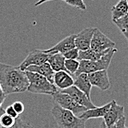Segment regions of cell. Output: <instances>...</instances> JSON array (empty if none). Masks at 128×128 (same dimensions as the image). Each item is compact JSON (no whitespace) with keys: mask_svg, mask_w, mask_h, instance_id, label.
Returning <instances> with one entry per match:
<instances>
[{"mask_svg":"<svg viewBox=\"0 0 128 128\" xmlns=\"http://www.w3.org/2000/svg\"><path fill=\"white\" fill-rule=\"evenodd\" d=\"M0 84L2 90L8 96L27 91L29 81L25 71L18 66L0 63Z\"/></svg>","mask_w":128,"mask_h":128,"instance_id":"6da1fadb","label":"cell"},{"mask_svg":"<svg viewBox=\"0 0 128 128\" xmlns=\"http://www.w3.org/2000/svg\"><path fill=\"white\" fill-rule=\"evenodd\" d=\"M58 128H86V120L54 104L51 110Z\"/></svg>","mask_w":128,"mask_h":128,"instance_id":"7a4b0ae2","label":"cell"},{"mask_svg":"<svg viewBox=\"0 0 128 128\" xmlns=\"http://www.w3.org/2000/svg\"><path fill=\"white\" fill-rule=\"evenodd\" d=\"M25 72L29 81L27 91L32 93L50 96H53L58 91L56 86L53 83L50 82L46 78L36 73L29 71Z\"/></svg>","mask_w":128,"mask_h":128,"instance_id":"3957f363","label":"cell"},{"mask_svg":"<svg viewBox=\"0 0 128 128\" xmlns=\"http://www.w3.org/2000/svg\"><path fill=\"white\" fill-rule=\"evenodd\" d=\"M117 52L116 48H113L106 54L102 56L99 60L96 61H89V60H80V66L75 73L74 77L79 75L80 73H90L95 71L102 70H108L112 58L114 54Z\"/></svg>","mask_w":128,"mask_h":128,"instance_id":"277c9868","label":"cell"},{"mask_svg":"<svg viewBox=\"0 0 128 128\" xmlns=\"http://www.w3.org/2000/svg\"><path fill=\"white\" fill-rule=\"evenodd\" d=\"M52 98L55 104L65 110L71 111L77 116L78 115H81L83 112L87 110V108L80 105L69 95L64 93L61 91H58L57 93H55L52 96Z\"/></svg>","mask_w":128,"mask_h":128,"instance_id":"5b68a950","label":"cell"},{"mask_svg":"<svg viewBox=\"0 0 128 128\" xmlns=\"http://www.w3.org/2000/svg\"><path fill=\"white\" fill-rule=\"evenodd\" d=\"M115 42L98 28L96 29L90 42V49L97 53H108L115 48Z\"/></svg>","mask_w":128,"mask_h":128,"instance_id":"8992f818","label":"cell"},{"mask_svg":"<svg viewBox=\"0 0 128 128\" xmlns=\"http://www.w3.org/2000/svg\"><path fill=\"white\" fill-rule=\"evenodd\" d=\"M124 116V107L118 105L115 100L111 101V105L107 113L103 117L104 122L107 128H111L115 126L116 124Z\"/></svg>","mask_w":128,"mask_h":128,"instance_id":"52a82bcc","label":"cell"},{"mask_svg":"<svg viewBox=\"0 0 128 128\" xmlns=\"http://www.w3.org/2000/svg\"><path fill=\"white\" fill-rule=\"evenodd\" d=\"M50 57V53H47L44 51L35 50L32 51L25 58V59L20 64L18 67L25 71V70L30 66L32 65H40L46 62Z\"/></svg>","mask_w":128,"mask_h":128,"instance_id":"ba28073f","label":"cell"},{"mask_svg":"<svg viewBox=\"0 0 128 128\" xmlns=\"http://www.w3.org/2000/svg\"><path fill=\"white\" fill-rule=\"evenodd\" d=\"M60 91L69 95L76 102L81 106L85 107L86 108H87V110L96 107V106L91 102L90 99H89L82 91L78 89L74 85H72L68 88L64 89Z\"/></svg>","mask_w":128,"mask_h":128,"instance_id":"9c48e42d","label":"cell"},{"mask_svg":"<svg viewBox=\"0 0 128 128\" xmlns=\"http://www.w3.org/2000/svg\"><path fill=\"white\" fill-rule=\"evenodd\" d=\"M90 82L92 86H95L102 90H108L110 82L108 73V70H102L88 73Z\"/></svg>","mask_w":128,"mask_h":128,"instance_id":"30bf717a","label":"cell"},{"mask_svg":"<svg viewBox=\"0 0 128 128\" xmlns=\"http://www.w3.org/2000/svg\"><path fill=\"white\" fill-rule=\"evenodd\" d=\"M96 29V27H87L76 35L75 46L79 51H86L90 49V42Z\"/></svg>","mask_w":128,"mask_h":128,"instance_id":"8fae6325","label":"cell"},{"mask_svg":"<svg viewBox=\"0 0 128 128\" xmlns=\"http://www.w3.org/2000/svg\"><path fill=\"white\" fill-rule=\"evenodd\" d=\"M75 38H76V34L70 35L61 41H60L58 44H56L52 48L45 50L44 51L47 53H60L64 54L66 51L76 48L75 46Z\"/></svg>","mask_w":128,"mask_h":128,"instance_id":"7c38bea8","label":"cell"},{"mask_svg":"<svg viewBox=\"0 0 128 128\" xmlns=\"http://www.w3.org/2000/svg\"><path fill=\"white\" fill-rule=\"evenodd\" d=\"M74 79L72 75L64 70H60L54 73L53 83L57 88L63 90L74 85Z\"/></svg>","mask_w":128,"mask_h":128,"instance_id":"4fadbf2b","label":"cell"},{"mask_svg":"<svg viewBox=\"0 0 128 128\" xmlns=\"http://www.w3.org/2000/svg\"><path fill=\"white\" fill-rule=\"evenodd\" d=\"M25 71L29 72H33L38 73L40 75L46 78L50 82L53 83L54 80V71L52 70L50 64L47 62L40 64V65H32L28 67L25 70ZM54 84V83H53Z\"/></svg>","mask_w":128,"mask_h":128,"instance_id":"5bb4252c","label":"cell"},{"mask_svg":"<svg viewBox=\"0 0 128 128\" xmlns=\"http://www.w3.org/2000/svg\"><path fill=\"white\" fill-rule=\"evenodd\" d=\"M111 105V102L102 107H96L95 108L89 109L83 112L81 115H79L81 118H83L85 120H88L90 118H103L105 114L107 113L108 110H109L110 107Z\"/></svg>","mask_w":128,"mask_h":128,"instance_id":"9a60e30c","label":"cell"},{"mask_svg":"<svg viewBox=\"0 0 128 128\" xmlns=\"http://www.w3.org/2000/svg\"><path fill=\"white\" fill-rule=\"evenodd\" d=\"M74 85L82 91L89 99H90V91L92 85L90 82L88 75L87 73H80L75 76Z\"/></svg>","mask_w":128,"mask_h":128,"instance_id":"2e32d148","label":"cell"},{"mask_svg":"<svg viewBox=\"0 0 128 128\" xmlns=\"http://www.w3.org/2000/svg\"><path fill=\"white\" fill-rule=\"evenodd\" d=\"M65 60H66V59L62 53H50L47 62L50 64L52 70L54 72H58L60 70L66 71V70L65 68V65H64Z\"/></svg>","mask_w":128,"mask_h":128,"instance_id":"e0dca14e","label":"cell"},{"mask_svg":"<svg viewBox=\"0 0 128 128\" xmlns=\"http://www.w3.org/2000/svg\"><path fill=\"white\" fill-rule=\"evenodd\" d=\"M111 13L113 22L125 16L128 13V0H119L111 8Z\"/></svg>","mask_w":128,"mask_h":128,"instance_id":"ac0fdd59","label":"cell"},{"mask_svg":"<svg viewBox=\"0 0 128 128\" xmlns=\"http://www.w3.org/2000/svg\"><path fill=\"white\" fill-rule=\"evenodd\" d=\"M106 53H97L90 48L86 51H80L78 59L79 60L96 61V60H99L102 56H104Z\"/></svg>","mask_w":128,"mask_h":128,"instance_id":"d6986e66","label":"cell"},{"mask_svg":"<svg viewBox=\"0 0 128 128\" xmlns=\"http://www.w3.org/2000/svg\"><path fill=\"white\" fill-rule=\"evenodd\" d=\"M15 119L10 115H8L4 109L2 107L0 108V127L1 128H10L15 123Z\"/></svg>","mask_w":128,"mask_h":128,"instance_id":"ffe728a7","label":"cell"},{"mask_svg":"<svg viewBox=\"0 0 128 128\" xmlns=\"http://www.w3.org/2000/svg\"><path fill=\"white\" fill-rule=\"evenodd\" d=\"M64 65L66 72L72 76H74L80 66V61L77 59H66Z\"/></svg>","mask_w":128,"mask_h":128,"instance_id":"44dd1931","label":"cell"},{"mask_svg":"<svg viewBox=\"0 0 128 128\" xmlns=\"http://www.w3.org/2000/svg\"><path fill=\"white\" fill-rule=\"evenodd\" d=\"M114 23L118 27L128 41V13L125 16L114 21Z\"/></svg>","mask_w":128,"mask_h":128,"instance_id":"7402d4cb","label":"cell"},{"mask_svg":"<svg viewBox=\"0 0 128 128\" xmlns=\"http://www.w3.org/2000/svg\"><path fill=\"white\" fill-rule=\"evenodd\" d=\"M66 4L76 8L77 9L82 10V11H86V5L84 3L83 0H61Z\"/></svg>","mask_w":128,"mask_h":128,"instance_id":"603a6c76","label":"cell"},{"mask_svg":"<svg viewBox=\"0 0 128 128\" xmlns=\"http://www.w3.org/2000/svg\"><path fill=\"white\" fill-rule=\"evenodd\" d=\"M10 128H33L32 126L30 124L27 123L24 121H23L19 116L16 118L15 119V123Z\"/></svg>","mask_w":128,"mask_h":128,"instance_id":"cb8c5ba5","label":"cell"},{"mask_svg":"<svg viewBox=\"0 0 128 128\" xmlns=\"http://www.w3.org/2000/svg\"><path fill=\"white\" fill-rule=\"evenodd\" d=\"M79 52L80 51L77 48H72L68 51H66L63 55L66 59H78L79 57Z\"/></svg>","mask_w":128,"mask_h":128,"instance_id":"d4e9b609","label":"cell"},{"mask_svg":"<svg viewBox=\"0 0 128 128\" xmlns=\"http://www.w3.org/2000/svg\"><path fill=\"white\" fill-rule=\"evenodd\" d=\"M12 106H13L14 110L16 111V113L18 115L19 114H22L24 111V104L22 102H19V101L15 102L12 104Z\"/></svg>","mask_w":128,"mask_h":128,"instance_id":"484cf974","label":"cell"},{"mask_svg":"<svg viewBox=\"0 0 128 128\" xmlns=\"http://www.w3.org/2000/svg\"><path fill=\"white\" fill-rule=\"evenodd\" d=\"M4 111H5V113L8 115H10L11 117H13L14 118H17L18 116V114L14 110V108H13V107L12 105H9L8 107H7V108L4 110Z\"/></svg>","mask_w":128,"mask_h":128,"instance_id":"4316f807","label":"cell"},{"mask_svg":"<svg viewBox=\"0 0 128 128\" xmlns=\"http://www.w3.org/2000/svg\"><path fill=\"white\" fill-rule=\"evenodd\" d=\"M125 122H126V118L125 116H124L116 124V128H125Z\"/></svg>","mask_w":128,"mask_h":128,"instance_id":"83f0119b","label":"cell"},{"mask_svg":"<svg viewBox=\"0 0 128 128\" xmlns=\"http://www.w3.org/2000/svg\"><path fill=\"white\" fill-rule=\"evenodd\" d=\"M6 98H7V95L1 89L0 90V108L2 107V105L4 103V100L6 99Z\"/></svg>","mask_w":128,"mask_h":128,"instance_id":"f1b7e54d","label":"cell"},{"mask_svg":"<svg viewBox=\"0 0 128 128\" xmlns=\"http://www.w3.org/2000/svg\"><path fill=\"white\" fill-rule=\"evenodd\" d=\"M50 1H52V0H38L36 4H35V6H39L45 2H50Z\"/></svg>","mask_w":128,"mask_h":128,"instance_id":"f546056e","label":"cell"},{"mask_svg":"<svg viewBox=\"0 0 128 128\" xmlns=\"http://www.w3.org/2000/svg\"><path fill=\"white\" fill-rule=\"evenodd\" d=\"M99 128H107V127H106V124H105V123L104 122V121H103L101 123V124H100V127Z\"/></svg>","mask_w":128,"mask_h":128,"instance_id":"4dcf8cb0","label":"cell"},{"mask_svg":"<svg viewBox=\"0 0 128 128\" xmlns=\"http://www.w3.org/2000/svg\"><path fill=\"white\" fill-rule=\"evenodd\" d=\"M111 128H116V126H114V127H112Z\"/></svg>","mask_w":128,"mask_h":128,"instance_id":"1f68e13d","label":"cell"},{"mask_svg":"<svg viewBox=\"0 0 128 128\" xmlns=\"http://www.w3.org/2000/svg\"><path fill=\"white\" fill-rule=\"evenodd\" d=\"M2 89V88H1V84H0V90Z\"/></svg>","mask_w":128,"mask_h":128,"instance_id":"d6a6232c","label":"cell"},{"mask_svg":"<svg viewBox=\"0 0 128 128\" xmlns=\"http://www.w3.org/2000/svg\"><path fill=\"white\" fill-rule=\"evenodd\" d=\"M0 128H1V127H0Z\"/></svg>","mask_w":128,"mask_h":128,"instance_id":"836d02e7","label":"cell"},{"mask_svg":"<svg viewBox=\"0 0 128 128\" xmlns=\"http://www.w3.org/2000/svg\"><path fill=\"white\" fill-rule=\"evenodd\" d=\"M125 128H127V127H125Z\"/></svg>","mask_w":128,"mask_h":128,"instance_id":"e575fe53","label":"cell"}]
</instances>
